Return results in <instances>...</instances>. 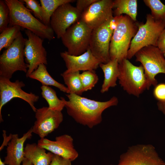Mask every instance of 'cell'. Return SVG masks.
I'll return each instance as SVG.
<instances>
[{
    "mask_svg": "<svg viewBox=\"0 0 165 165\" xmlns=\"http://www.w3.org/2000/svg\"><path fill=\"white\" fill-rule=\"evenodd\" d=\"M97 0H77L76 1L77 9L82 13L92 4Z\"/></svg>",
    "mask_w": 165,
    "mask_h": 165,
    "instance_id": "1f68e13d",
    "label": "cell"
},
{
    "mask_svg": "<svg viewBox=\"0 0 165 165\" xmlns=\"http://www.w3.org/2000/svg\"><path fill=\"white\" fill-rule=\"evenodd\" d=\"M33 131L32 127L21 138L18 134H13L6 148V155L4 163L7 165H21L25 159L24 145L26 141L30 139Z\"/></svg>",
    "mask_w": 165,
    "mask_h": 165,
    "instance_id": "ac0fdd59",
    "label": "cell"
},
{
    "mask_svg": "<svg viewBox=\"0 0 165 165\" xmlns=\"http://www.w3.org/2000/svg\"><path fill=\"white\" fill-rule=\"evenodd\" d=\"M22 165H33L32 162L29 160L25 158L22 163Z\"/></svg>",
    "mask_w": 165,
    "mask_h": 165,
    "instance_id": "8d00e7d4",
    "label": "cell"
},
{
    "mask_svg": "<svg viewBox=\"0 0 165 165\" xmlns=\"http://www.w3.org/2000/svg\"><path fill=\"white\" fill-rule=\"evenodd\" d=\"M60 56L66 67L65 73L79 71H95L101 62L92 53L88 48L84 53L78 56L69 54L67 51L61 52Z\"/></svg>",
    "mask_w": 165,
    "mask_h": 165,
    "instance_id": "e0dca14e",
    "label": "cell"
},
{
    "mask_svg": "<svg viewBox=\"0 0 165 165\" xmlns=\"http://www.w3.org/2000/svg\"><path fill=\"white\" fill-rule=\"evenodd\" d=\"M157 105L158 109L165 115V102H158Z\"/></svg>",
    "mask_w": 165,
    "mask_h": 165,
    "instance_id": "d590c367",
    "label": "cell"
},
{
    "mask_svg": "<svg viewBox=\"0 0 165 165\" xmlns=\"http://www.w3.org/2000/svg\"><path fill=\"white\" fill-rule=\"evenodd\" d=\"M136 61L140 62L144 69L148 88L157 84L156 76L158 74H165V58L156 47L149 46L139 50L135 55Z\"/></svg>",
    "mask_w": 165,
    "mask_h": 165,
    "instance_id": "52a82bcc",
    "label": "cell"
},
{
    "mask_svg": "<svg viewBox=\"0 0 165 165\" xmlns=\"http://www.w3.org/2000/svg\"><path fill=\"white\" fill-rule=\"evenodd\" d=\"M67 101L61 97L64 102L68 114L77 123L92 128L102 121V114L106 109L116 106L118 98L113 96L108 101H100L91 100L74 94L66 95Z\"/></svg>",
    "mask_w": 165,
    "mask_h": 165,
    "instance_id": "6da1fadb",
    "label": "cell"
},
{
    "mask_svg": "<svg viewBox=\"0 0 165 165\" xmlns=\"http://www.w3.org/2000/svg\"><path fill=\"white\" fill-rule=\"evenodd\" d=\"M81 13L70 3L63 4L55 11L52 15L50 26L56 35L60 38L67 29L80 19Z\"/></svg>",
    "mask_w": 165,
    "mask_h": 165,
    "instance_id": "9a60e30c",
    "label": "cell"
},
{
    "mask_svg": "<svg viewBox=\"0 0 165 165\" xmlns=\"http://www.w3.org/2000/svg\"><path fill=\"white\" fill-rule=\"evenodd\" d=\"M153 94L155 98L158 102H165V83H160L154 86Z\"/></svg>",
    "mask_w": 165,
    "mask_h": 165,
    "instance_id": "4dcf8cb0",
    "label": "cell"
},
{
    "mask_svg": "<svg viewBox=\"0 0 165 165\" xmlns=\"http://www.w3.org/2000/svg\"><path fill=\"white\" fill-rule=\"evenodd\" d=\"M79 72L61 74L70 94L81 96L84 92L80 77Z\"/></svg>",
    "mask_w": 165,
    "mask_h": 165,
    "instance_id": "cb8c5ba5",
    "label": "cell"
},
{
    "mask_svg": "<svg viewBox=\"0 0 165 165\" xmlns=\"http://www.w3.org/2000/svg\"><path fill=\"white\" fill-rule=\"evenodd\" d=\"M25 32L28 38H25L24 53L28 65L26 73L28 77L39 64H47V52L43 45V39L29 30L26 29Z\"/></svg>",
    "mask_w": 165,
    "mask_h": 165,
    "instance_id": "7c38bea8",
    "label": "cell"
},
{
    "mask_svg": "<svg viewBox=\"0 0 165 165\" xmlns=\"http://www.w3.org/2000/svg\"><path fill=\"white\" fill-rule=\"evenodd\" d=\"M111 19L92 30L89 48L94 56L104 64L111 60L109 47L114 31L109 25Z\"/></svg>",
    "mask_w": 165,
    "mask_h": 165,
    "instance_id": "8fae6325",
    "label": "cell"
},
{
    "mask_svg": "<svg viewBox=\"0 0 165 165\" xmlns=\"http://www.w3.org/2000/svg\"><path fill=\"white\" fill-rule=\"evenodd\" d=\"M25 84L18 79L12 82L10 79L0 77V121H3L1 111L5 104L15 98H20L27 102L35 112L37 108L34 105L39 99L38 96L32 92L24 91L22 88Z\"/></svg>",
    "mask_w": 165,
    "mask_h": 165,
    "instance_id": "30bf717a",
    "label": "cell"
},
{
    "mask_svg": "<svg viewBox=\"0 0 165 165\" xmlns=\"http://www.w3.org/2000/svg\"><path fill=\"white\" fill-rule=\"evenodd\" d=\"M119 83L129 94L138 97L145 90H149L141 64L135 66L125 59L119 63Z\"/></svg>",
    "mask_w": 165,
    "mask_h": 165,
    "instance_id": "8992f818",
    "label": "cell"
},
{
    "mask_svg": "<svg viewBox=\"0 0 165 165\" xmlns=\"http://www.w3.org/2000/svg\"><path fill=\"white\" fill-rule=\"evenodd\" d=\"M21 27L18 25L8 26L0 33V51L8 48L17 38L21 32Z\"/></svg>",
    "mask_w": 165,
    "mask_h": 165,
    "instance_id": "484cf974",
    "label": "cell"
},
{
    "mask_svg": "<svg viewBox=\"0 0 165 165\" xmlns=\"http://www.w3.org/2000/svg\"><path fill=\"white\" fill-rule=\"evenodd\" d=\"M0 165H7L2 161L1 158L0 159Z\"/></svg>",
    "mask_w": 165,
    "mask_h": 165,
    "instance_id": "74e56055",
    "label": "cell"
},
{
    "mask_svg": "<svg viewBox=\"0 0 165 165\" xmlns=\"http://www.w3.org/2000/svg\"><path fill=\"white\" fill-rule=\"evenodd\" d=\"M28 77L39 81L42 86H53L63 92L70 94L66 86L57 82L51 76L45 64H39L37 68Z\"/></svg>",
    "mask_w": 165,
    "mask_h": 165,
    "instance_id": "44dd1931",
    "label": "cell"
},
{
    "mask_svg": "<svg viewBox=\"0 0 165 165\" xmlns=\"http://www.w3.org/2000/svg\"><path fill=\"white\" fill-rule=\"evenodd\" d=\"M10 11L5 0H0V32L7 28L9 24Z\"/></svg>",
    "mask_w": 165,
    "mask_h": 165,
    "instance_id": "f1b7e54d",
    "label": "cell"
},
{
    "mask_svg": "<svg viewBox=\"0 0 165 165\" xmlns=\"http://www.w3.org/2000/svg\"><path fill=\"white\" fill-rule=\"evenodd\" d=\"M116 27L111 38L109 47L111 60L117 59L119 63L127 59L131 41L138 30V22L126 15L116 16Z\"/></svg>",
    "mask_w": 165,
    "mask_h": 165,
    "instance_id": "3957f363",
    "label": "cell"
},
{
    "mask_svg": "<svg viewBox=\"0 0 165 165\" xmlns=\"http://www.w3.org/2000/svg\"><path fill=\"white\" fill-rule=\"evenodd\" d=\"M80 77L84 92L92 89L99 79L95 71H83L80 74Z\"/></svg>",
    "mask_w": 165,
    "mask_h": 165,
    "instance_id": "83f0119b",
    "label": "cell"
},
{
    "mask_svg": "<svg viewBox=\"0 0 165 165\" xmlns=\"http://www.w3.org/2000/svg\"><path fill=\"white\" fill-rule=\"evenodd\" d=\"M138 31L132 39L127 58L131 59L139 50L149 46L157 47L158 38L165 28V21L154 19L150 14L146 15L145 23L138 22Z\"/></svg>",
    "mask_w": 165,
    "mask_h": 165,
    "instance_id": "277c9868",
    "label": "cell"
},
{
    "mask_svg": "<svg viewBox=\"0 0 165 165\" xmlns=\"http://www.w3.org/2000/svg\"><path fill=\"white\" fill-rule=\"evenodd\" d=\"M25 158L31 161L33 165H50L54 154L46 152L44 148L35 143H27L24 148Z\"/></svg>",
    "mask_w": 165,
    "mask_h": 165,
    "instance_id": "d6986e66",
    "label": "cell"
},
{
    "mask_svg": "<svg viewBox=\"0 0 165 165\" xmlns=\"http://www.w3.org/2000/svg\"><path fill=\"white\" fill-rule=\"evenodd\" d=\"M138 1L136 0H113V15L119 16L124 14L137 21Z\"/></svg>",
    "mask_w": 165,
    "mask_h": 165,
    "instance_id": "7402d4cb",
    "label": "cell"
},
{
    "mask_svg": "<svg viewBox=\"0 0 165 165\" xmlns=\"http://www.w3.org/2000/svg\"><path fill=\"white\" fill-rule=\"evenodd\" d=\"M3 136L4 138V141L2 145L1 146L0 148V151L3 149V148L4 147V146L6 145L7 146L8 143L10 141L11 139L12 135V134H10L9 136H7L6 134V131L5 130H3Z\"/></svg>",
    "mask_w": 165,
    "mask_h": 165,
    "instance_id": "e575fe53",
    "label": "cell"
},
{
    "mask_svg": "<svg viewBox=\"0 0 165 165\" xmlns=\"http://www.w3.org/2000/svg\"><path fill=\"white\" fill-rule=\"evenodd\" d=\"M157 47L165 57V28L160 33L157 42Z\"/></svg>",
    "mask_w": 165,
    "mask_h": 165,
    "instance_id": "836d02e7",
    "label": "cell"
},
{
    "mask_svg": "<svg viewBox=\"0 0 165 165\" xmlns=\"http://www.w3.org/2000/svg\"><path fill=\"white\" fill-rule=\"evenodd\" d=\"M104 74V79L101 92L108 91L110 87L117 86L116 81L119 74V63L116 59L111 60L107 63H101L99 65Z\"/></svg>",
    "mask_w": 165,
    "mask_h": 165,
    "instance_id": "ffe728a7",
    "label": "cell"
},
{
    "mask_svg": "<svg viewBox=\"0 0 165 165\" xmlns=\"http://www.w3.org/2000/svg\"><path fill=\"white\" fill-rule=\"evenodd\" d=\"M41 89L42 96L47 102L49 108L61 112L64 107V104L62 99L58 97L56 92L48 86H42Z\"/></svg>",
    "mask_w": 165,
    "mask_h": 165,
    "instance_id": "d4e9b609",
    "label": "cell"
},
{
    "mask_svg": "<svg viewBox=\"0 0 165 165\" xmlns=\"http://www.w3.org/2000/svg\"><path fill=\"white\" fill-rule=\"evenodd\" d=\"M92 30L81 20L68 28L61 38L68 53L78 56L85 53L89 48Z\"/></svg>",
    "mask_w": 165,
    "mask_h": 165,
    "instance_id": "ba28073f",
    "label": "cell"
},
{
    "mask_svg": "<svg viewBox=\"0 0 165 165\" xmlns=\"http://www.w3.org/2000/svg\"><path fill=\"white\" fill-rule=\"evenodd\" d=\"M145 4L151 11L152 17L157 20L165 21V5L160 0H144Z\"/></svg>",
    "mask_w": 165,
    "mask_h": 165,
    "instance_id": "4316f807",
    "label": "cell"
},
{
    "mask_svg": "<svg viewBox=\"0 0 165 165\" xmlns=\"http://www.w3.org/2000/svg\"><path fill=\"white\" fill-rule=\"evenodd\" d=\"M110 165H165V162L152 145L140 144L129 147L117 164Z\"/></svg>",
    "mask_w": 165,
    "mask_h": 165,
    "instance_id": "9c48e42d",
    "label": "cell"
},
{
    "mask_svg": "<svg viewBox=\"0 0 165 165\" xmlns=\"http://www.w3.org/2000/svg\"><path fill=\"white\" fill-rule=\"evenodd\" d=\"M35 118L36 120L32 127L33 133L40 138H45L57 128L63 120L61 111L50 109L48 107L37 109Z\"/></svg>",
    "mask_w": 165,
    "mask_h": 165,
    "instance_id": "4fadbf2b",
    "label": "cell"
},
{
    "mask_svg": "<svg viewBox=\"0 0 165 165\" xmlns=\"http://www.w3.org/2000/svg\"><path fill=\"white\" fill-rule=\"evenodd\" d=\"M37 144L54 154L69 160L71 162L78 157L79 153L74 148L73 139L68 134H64L56 137L55 141L45 138H41Z\"/></svg>",
    "mask_w": 165,
    "mask_h": 165,
    "instance_id": "2e32d148",
    "label": "cell"
},
{
    "mask_svg": "<svg viewBox=\"0 0 165 165\" xmlns=\"http://www.w3.org/2000/svg\"><path fill=\"white\" fill-rule=\"evenodd\" d=\"M25 40L21 32L0 55V77L10 79L16 71L27 73L28 65L25 62L24 53Z\"/></svg>",
    "mask_w": 165,
    "mask_h": 165,
    "instance_id": "5b68a950",
    "label": "cell"
},
{
    "mask_svg": "<svg viewBox=\"0 0 165 165\" xmlns=\"http://www.w3.org/2000/svg\"><path fill=\"white\" fill-rule=\"evenodd\" d=\"M9 11L8 26L18 25L29 30L43 39L51 41L54 38V32L50 26L35 18L24 3L18 0H5Z\"/></svg>",
    "mask_w": 165,
    "mask_h": 165,
    "instance_id": "7a4b0ae2",
    "label": "cell"
},
{
    "mask_svg": "<svg viewBox=\"0 0 165 165\" xmlns=\"http://www.w3.org/2000/svg\"><path fill=\"white\" fill-rule=\"evenodd\" d=\"M71 162L69 160L54 154L50 165H72Z\"/></svg>",
    "mask_w": 165,
    "mask_h": 165,
    "instance_id": "d6a6232c",
    "label": "cell"
},
{
    "mask_svg": "<svg viewBox=\"0 0 165 165\" xmlns=\"http://www.w3.org/2000/svg\"><path fill=\"white\" fill-rule=\"evenodd\" d=\"M25 4L26 7L33 12L35 16L41 21L42 19V6L36 0H20Z\"/></svg>",
    "mask_w": 165,
    "mask_h": 165,
    "instance_id": "f546056e",
    "label": "cell"
},
{
    "mask_svg": "<svg viewBox=\"0 0 165 165\" xmlns=\"http://www.w3.org/2000/svg\"><path fill=\"white\" fill-rule=\"evenodd\" d=\"M42 10V22L50 26L51 16L55 11L61 6L75 2L74 0H40Z\"/></svg>",
    "mask_w": 165,
    "mask_h": 165,
    "instance_id": "603a6c76",
    "label": "cell"
},
{
    "mask_svg": "<svg viewBox=\"0 0 165 165\" xmlns=\"http://www.w3.org/2000/svg\"><path fill=\"white\" fill-rule=\"evenodd\" d=\"M113 0H97L81 15L80 20L92 30L114 17Z\"/></svg>",
    "mask_w": 165,
    "mask_h": 165,
    "instance_id": "5bb4252c",
    "label": "cell"
}]
</instances>
